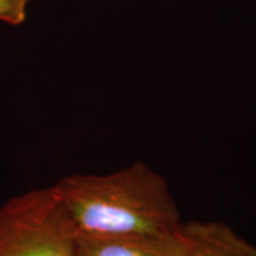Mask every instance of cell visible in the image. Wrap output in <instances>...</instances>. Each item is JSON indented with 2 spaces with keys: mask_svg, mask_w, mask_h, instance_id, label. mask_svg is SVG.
I'll use <instances>...</instances> for the list:
<instances>
[{
  "mask_svg": "<svg viewBox=\"0 0 256 256\" xmlns=\"http://www.w3.org/2000/svg\"><path fill=\"white\" fill-rule=\"evenodd\" d=\"M53 188L77 236L160 238L182 220L164 175L144 162L72 174Z\"/></svg>",
  "mask_w": 256,
  "mask_h": 256,
  "instance_id": "cell-1",
  "label": "cell"
},
{
  "mask_svg": "<svg viewBox=\"0 0 256 256\" xmlns=\"http://www.w3.org/2000/svg\"><path fill=\"white\" fill-rule=\"evenodd\" d=\"M0 256H78L76 230L53 185L0 206Z\"/></svg>",
  "mask_w": 256,
  "mask_h": 256,
  "instance_id": "cell-2",
  "label": "cell"
},
{
  "mask_svg": "<svg viewBox=\"0 0 256 256\" xmlns=\"http://www.w3.org/2000/svg\"><path fill=\"white\" fill-rule=\"evenodd\" d=\"M158 244L161 256H256V245L222 220H181Z\"/></svg>",
  "mask_w": 256,
  "mask_h": 256,
  "instance_id": "cell-3",
  "label": "cell"
},
{
  "mask_svg": "<svg viewBox=\"0 0 256 256\" xmlns=\"http://www.w3.org/2000/svg\"><path fill=\"white\" fill-rule=\"evenodd\" d=\"M78 256H161L158 238L77 236Z\"/></svg>",
  "mask_w": 256,
  "mask_h": 256,
  "instance_id": "cell-4",
  "label": "cell"
},
{
  "mask_svg": "<svg viewBox=\"0 0 256 256\" xmlns=\"http://www.w3.org/2000/svg\"><path fill=\"white\" fill-rule=\"evenodd\" d=\"M33 0H0V23L20 26L28 20V8Z\"/></svg>",
  "mask_w": 256,
  "mask_h": 256,
  "instance_id": "cell-5",
  "label": "cell"
}]
</instances>
